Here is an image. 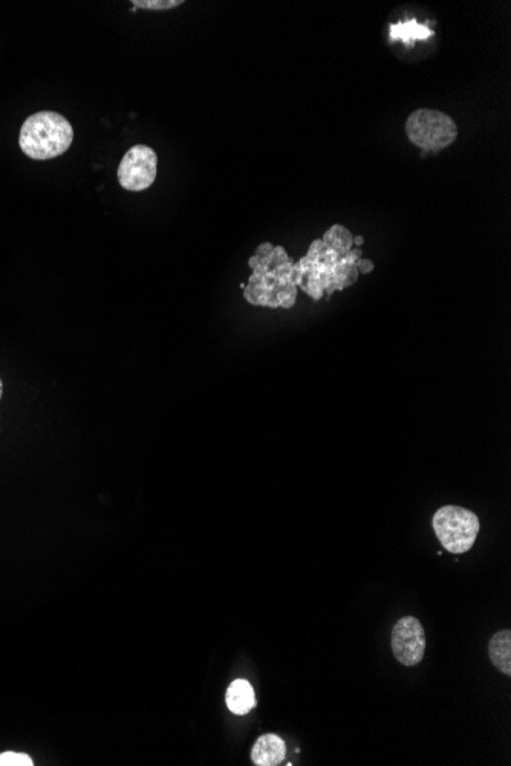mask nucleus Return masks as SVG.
<instances>
[{
    "instance_id": "f257e3e1",
    "label": "nucleus",
    "mask_w": 511,
    "mask_h": 766,
    "mask_svg": "<svg viewBox=\"0 0 511 766\" xmlns=\"http://www.w3.org/2000/svg\"><path fill=\"white\" fill-rule=\"evenodd\" d=\"M352 247L351 231L332 225L322 241H314L308 254L294 265V283L314 300L322 299L325 291L331 296L348 288L359 279L357 262L362 259V250Z\"/></svg>"
},
{
    "instance_id": "f03ea898",
    "label": "nucleus",
    "mask_w": 511,
    "mask_h": 766,
    "mask_svg": "<svg viewBox=\"0 0 511 766\" xmlns=\"http://www.w3.org/2000/svg\"><path fill=\"white\" fill-rule=\"evenodd\" d=\"M253 274L244 288L245 300L250 305L267 308L290 309L296 303L297 286L294 283V263L282 247L264 242L256 256L248 260Z\"/></svg>"
},
{
    "instance_id": "7ed1b4c3",
    "label": "nucleus",
    "mask_w": 511,
    "mask_h": 766,
    "mask_svg": "<svg viewBox=\"0 0 511 766\" xmlns=\"http://www.w3.org/2000/svg\"><path fill=\"white\" fill-rule=\"evenodd\" d=\"M72 141L74 127L57 112H37L28 117L20 129V149L31 160H53L68 152Z\"/></svg>"
},
{
    "instance_id": "20e7f679",
    "label": "nucleus",
    "mask_w": 511,
    "mask_h": 766,
    "mask_svg": "<svg viewBox=\"0 0 511 766\" xmlns=\"http://www.w3.org/2000/svg\"><path fill=\"white\" fill-rule=\"evenodd\" d=\"M407 138L424 152H441L458 138V127L452 117L435 109H417L407 118Z\"/></svg>"
},
{
    "instance_id": "39448f33",
    "label": "nucleus",
    "mask_w": 511,
    "mask_h": 766,
    "mask_svg": "<svg viewBox=\"0 0 511 766\" xmlns=\"http://www.w3.org/2000/svg\"><path fill=\"white\" fill-rule=\"evenodd\" d=\"M432 525L441 545L452 554L470 551L478 539V516L463 507H441L433 516Z\"/></svg>"
},
{
    "instance_id": "423d86ee",
    "label": "nucleus",
    "mask_w": 511,
    "mask_h": 766,
    "mask_svg": "<svg viewBox=\"0 0 511 766\" xmlns=\"http://www.w3.org/2000/svg\"><path fill=\"white\" fill-rule=\"evenodd\" d=\"M158 156L152 147L137 144L127 150L118 166V182L127 192H143L157 179Z\"/></svg>"
},
{
    "instance_id": "0eeeda50",
    "label": "nucleus",
    "mask_w": 511,
    "mask_h": 766,
    "mask_svg": "<svg viewBox=\"0 0 511 766\" xmlns=\"http://www.w3.org/2000/svg\"><path fill=\"white\" fill-rule=\"evenodd\" d=\"M391 646L398 663L406 667L418 666L426 652V633L420 620L400 618L392 629Z\"/></svg>"
},
{
    "instance_id": "6e6552de",
    "label": "nucleus",
    "mask_w": 511,
    "mask_h": 766,
    "mask_svg": "<svg viewBox=\"0 0 511 766\" xmlns=\"http://www.w3.org/2000/svg\"><path fill=\"white\" fill-rule=\"evenodd\" d=\"M285 754H287V748H285L284 739H280L276 734H264L254 744L251 759L254 765L276 766L282 763Z\"/></svg>"
},
{
    "instance_id": "1a4fd4ad",
    "label": "nucleus",
    "mask_w": 511,
    "mask_h": 766,
    "mask_svg": "<svg viewBox=\"0 0 511 766\" xmlns=\"http://www.w3.org/2000/svg\"><path fill=\"white\" fill-rule=\"evenodd\" d=\"M228 710L235 715H247L256 705V696H254L253 687L245 679H236L228 687L227 696H225Z\"/></svg>"
},
{
    "instance_id": "9d476101",
    "label": "nucleus",
    "mask_w": 511,
    "mask_h": 766,
    "mask_svg": "<svg viewBox=\"0 0 511 766\" xmlns=\"http://www.w3.org/2000/svg\"><path fill=\"white\" fill-rule=\"evenodd\" d=\"M389 36H391L392 42H401L403 45L412 46L418 40H427L432 37L433 31L424 23L411 19L391 25Z\"/></svg>"
},
{
    "instance_id": "9b49d317",
    "label": "nucleus",
    "mask_w": 511,
    "mask_h": 766,
    "mask_svg": "<svg viewBox=\"0 0 511 766\" xmlns=\"http://www.w3.org/2000/svg\"><path fill=\"white\" fill-rule=\"evenodd\" d=\"M489 655L493 666L504 673L511 675V632L510 630H501L495 633L489 644Z\"/></svg>"
},
{
    "instance_id": "f8f14e48",
    "label": "nucleus",
    "mask_w": 511,
    "mask_h": 766,
    "mask_svg": "<svg viewBox=\"0 0 511 766\" xmlns=\"http://www.w3.org/2000/svg\"><path fill=\"white\" fill-rule=\"evenodd\" d=\"M183 4V0H134L132 2L135 8L155 11L172 10V8L180 7Z\"/></svg>"
},
{
    "instance_id": "ddd939ff",
    "label": "nucleus",
    "mask_w": 511,
    "mask_h": 766,
    "mask_svg": "<svg viewBox=\"0 0 511 766\" xmlns=\"http://www.w3.org/2000/svg\"><path fill=\"white\" fill-rule=\"evenodd\" d=\"M34 762L28 754L14 753V751H7V753L0 754V766H33Z\"/></svg>"
},
{
    "instance_id": "4468645a",
    "label": "nucleus",
    "mask_w": 511,
    "mask_h": 766,
    "mask_svg": "<svg viewBox=\"0 0 511 766\" xmlns=\"http://www.w3.org/2000/svg\"><path fill=\"white\" fill-rule=\"evenodd\" d=\"M357 270H359V273L369 274L371 271H374V263H372L371 260L360 259L359 262H357Z\"/></svg>"
},
{
    "instance_id": "2eb2a0df",
    "label": "nucleus",
    "mask_w": 511,
    "mask_h": 766,
    "mask_svg": "<svg viewBox=\"0 0 511 766\" xmlns=\"http://www.w3.org/2000/svg\"><path fill=\"white\" fill-rule=\"evenodd\" d=\"M363 242H365V239H363V236L354 237V245H357V247H362Z\"/></svg>"
},
{
    "instance_id": "dca6fc26",
    "label": "nucleus",
    "mask_w": 511,
    "mask_h": 766,
    "mask_svg": "<svg viewBox=\"0 0 511 766\" xmlns=\"http://www.w3.org/2000/svg\"><path fill=\"white\" fill-rule=\"evenodd\" d=\"M2 396H4V383H2V378H0V400H2Z\"/></svg>"
}]
</instances>
